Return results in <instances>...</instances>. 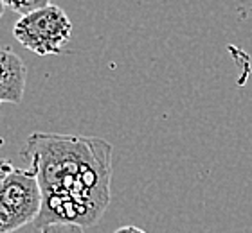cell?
<instances>
[{"instance_id": "3", "label": "cell", "mask_w": 252, "mask_h": 233, "mask_svg": "<svg viewBox=\"0 0 252 233\" xmlns=\"http://www.w3.org/2000/svg\"><path fill=\"white\" fill-rule=\"evenodd\" d=\"M42 190L31 169H13L0 188V233H13L36 221Z\"/></svg>"}, {"instance_id": "9", "label": "cell", "mask_w": 252, "mask_h": 233, "mask_svg": "<svg viewBox=\"0 0 252 233\" xmlns=\"http://www.w3.org/2000/svg\"><path fill=\"white\" fill-rule=\"evenodd\" d=\"M4 11H5V4H4V0H0V18L4 16Z\"/></svg>"}, {"instance_id": "2", "label": "cell", "mask_w": 252, "mask_h": 233, "mask_svg": "<svg viewBox=\"0 0 252 233\" xmlns=\"http://www.w3.org/2000/svg\"><path fill=\"white\" fill-rule=\"evenodd\" d=\"M13 36L36 56H58L70 43L72 22L63 7L49 4L22 15L13 27Z\"/></svg>"}, {"instance_id": "4", "label": "cell", "mask_w": 252, "mask_h": 233, "mask_svg": "<svg viewBox=\"0 0 252 233\" xmlns=\"http://www.w3.org/2000/svg\"><path fill=\"white\" fill-rule=\"evenodd\" d=\"M27 83V67L18 54L0 49V104H20Z\"/></svg>"}, {"instance_id": "10", "label": "cell", "mask_w": 252, "mask_h": 233, "mask_svg": "<svg viewBox=\"0 0 252 233\" xmlns=\"http://www.w3.org/2000/svg\"><path fill=\"white\" fill-rule=\"evenodd\" d=\"M2 144H4V138H0V145H2Z\"/></svg>"}, {"instance_id": "1", "label": "cell", "mask_w": 252, "mask_h": 233, "mask_svg": "<svg viewBox=\"0 0 252 233\" xmlns=\"http://www.w3.org/2000/svg\"><path fill=\"white\" fill-rule=\"evenodd\" d=\"M110 142L99 136L31 133L20 156L29 163L42 190V208L32 226L99 223L112 197Z\"/></svg>"}, {"instance_id": "7", "label": "cell", "mask_w": 252, "mask_h": 233, "mask_svg": "<svg viewBox=\"0 0 252 233\" xmlns=\"http://www.w3.org/2000/svg\"><path fill=\"white\" fill-rule=\"evenodd\" d=\"M13 169H15V167H13V163H11L9 160H2V158H0V188H2L4 180L7 178V174H9Z\"/></svg>"}, {"instance_id": "5", "label": "cell", "mask_w": 252, "mask_h": 233, "mask_svg": "<svg viewBox=\"0 0 252 233\" xmlns=\"http://www.w3.org/2000/svg\"><path fill=\"white\" fill-rule=\"evenodd\" d=\"M5 7H9L11 11H15L16 15H27L31 11H36L40 7L51 4V0H4Z\"/></svg>"}, {"instance_id": "6", "label": "cell", "mask_w": 252, "mask_h": 233, "mask_svg": "<svg viewBox=\"0 0 252 233\" xmlns=\"http://www.w3.org/2000/svg\"><path fill=\"white\" fill-rule=\"evenodd\" d=\"M40 233H83V228L78 224H49Z\"/></svg>"}, {"instance_id": "8", "label": "cell", "mask_w": 252, "mask_h": 233, "mask_svg": "<svg viewBox=\"0 0 252 233\" xmlns=\"http://www.w3.org/2000/svg\"><path fill=\"white\" fill-rule=\"evenodd\" d=\"M114 233H146V232L137 228V226H121V228H117Z\"/></svg>"}]
</instances>
